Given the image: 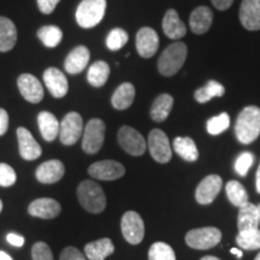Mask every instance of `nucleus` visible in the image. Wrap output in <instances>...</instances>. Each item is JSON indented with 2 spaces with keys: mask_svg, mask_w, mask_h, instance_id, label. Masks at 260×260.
<instances>
[{
  "mask_svg": "<svg viewBox=\"0 0 260 260\" xmlns=\"http://www.w3.org/2000/svg\"><path fill=\"white\" fill-rule=\"evenodd\" d=\"M236 243L245 251H255L260 249V230H249V232L239 233L236 236Z\"/></svg>",
  "mask_w": 260,
  "mask_h": 260,
  "instance_id": "nucleus-34",
  "label": "nucleus"
},
{
  "mask_svg": "<svg viewBox=\"0 0 260 260\" xmlns=\"http://www.w3.org/2000/svg\"><path fill=\"white\" fill-rule=\"evenodd\" d=\"M259 224V210L256 205L248 203L245 206L240 207L239 214H237V228H239V233L258 229Z\"/></svg>",
  "mask_w": 260,
  "mask_h": 260,
  "instance_id": "nucleus-21",
  "label": "nucleus"
},
{
  "mask_svg": "<svg viewBox=\"0 0 260 260\" xmlns=\"http://www.w3.org/2000/svg\"><path fill=\"white\" fill-rule=\"evenodd\" d=\"M17 139L19 145V154L24 160H35L40 157L42 153L41 146L38 144L37 140L32 138L31 133L28 129L21 128L17 129Z\"/></svg>",
  "mask_w": 260,
  "mask_h": 260,
  "instance_id": "nucleus-17",
  "label": "nucleus"
},
{
  "mask_svg": "<svg viewBox=\"0 0 260 260\" xmlns=\"http://www.w3.org/2000/svg\"><path fill=\"white\" fill-rule=\"evenodd\" d=\"M118 142L126 153L134 157H140L145 153L147 144L144 136L132 126L124 125L118 132Z\"/></svg>",
  "mask_w": 260,
  "mask_h": 260,
  "instance_id": "nucleus-10",
  "label": "nucleus"
},
{
  "mask_svg": "<svg viewBox=\"0 0 260 260\" xmlns=\"http://www.w3.org/2000/svg\"><path fill=\"white\" fill-rule=\"evenodd\" d=\"M258 210H259V219H260V204L258 205Z\"/></svg>",
  "mask_w": 260,
  "mask_h": 260,
  "instance_id": "nucleus-52",
  "label": "nucleus"
},
{
  "mask_svg": "<svg viewBox=\"0 0 260 260\" xmlns=\"http://www.w3.org/2000/svg\"><path fill=\"white\" fill-rule=\"evenodd\" d=\"M188 48L183 42H175L165 48L158 60V70L162 76H174L181 70L187 59Z\"/></svg>",
  "mask_w": 260,
  "mask_h": 260,
  "instance_id": "nucleus-3",
  "label": "nucleus"
},
{
  "mask_svg": "<svg viewBox=\"0 0 260 260\" xmlns=\"http://www.w3.org/2000/svg\"><path fill=\"white\" fill-rule=\"evenodd\" d=\"M110 76V67L106 61L98 60L89 67L87 73V80L90 86L103 87Z\"/></svg>",
  "mask_w": 260,
  "mask_h": 260,
  "instance_id": "nucleus-30",
  "label": "nucleus"
},
{
  "mask_svg": "<svg viewBox=\"0 0 260 260\" xmlns=\"http://www.w3.org/2000/svg\"><path fill=\"white\" fill-rule=\"evenodd\" d=\"M61 207L58 201L50 198H41L34 200L29 205L28 212L32 217H38L42 219L56 218L60 214Z\"/></svg>",
  "mask_w": 260,
  "mask_h": 260,
  "instance_id": "nucleus-18",
  "label": "nucleus"
},
{
  "mask_svg": "<svg viewBox=\"0 0 260 260\" xmlns=\"http://www.w3.org/2000/svg\"><path fill=\"white\" fill-rule=\"evenodd\" d=\"M17 29L10 18L0 16V52H8L15 47Z\"/></svg>",
  "mask_w": 260,
  "mask_h": 260,
  "instance_id": "nucleus-26",
  "label": "nucleus"
},
{
  "mask_svg": "<svg viewBox=\"0 0 260 260\" xmlns=\"http://www.w3.org/2000/svg\"><path fill=\"white\" fill-rule=\"evenodd\" d=\"M135 99V87L132 83L124 82L113 93L111 103L116 110H126L132 106Z\"/></svg>",
  "mask_w": 260,
  "mask_h": 260,
  "instance_id": "nucleus-27",
  "label": "nucleus"
},
{
  "mask_svg": "<svg viewBox=\"0 0 260 260\" xmlns=\"http://www.w3.org/2000/svg\"><path fill=\"white\" fill-rule=\"evenodd\" d=\"M148 260H176V254L168 243L155 242L149 247Z\"/></svg>",
  "mask_w": 260,
  "mask_h": 260,
  "instance_id": "nucleus-35",
  "label": "nucleus"
},
{
  "mask_svg": "<svg viewBox=\"0 0 260 260\" xmlns=\"http://www.w3.org/2000/svg\"><path fill=\"white\" fill-rule=\"evenodd\" d=\"M213 6L216 9H218L219 11H225L233 5L234 0H211Z\"/></svg>",
  "mask_w": 260,
  "mask_h": 260,
  "instance_id": "nucleus-45",
  "label": "nucleus"
},
{
  "mask_svg": "<svg viewBox=\"0 0 260 260\" xmlns=\"http://www.w3.org/2000/svg\"><path fill=\"white\" fill-rule=\"evenodd\" d=\"M115 252V246L107 237L89 242L84 246V253L88 260H105Z\"/></svg>",
  "mask_w": 260,
  "mask_h": 260,
  "instance_id": "nucleus-25",
  "label": "nucleus"
},
{
  "mask_svg": "<svg viewBox=\"0 0 260 260\" xmlns=\"http://www.w3.org/2000/svg\"><path fill=\"white\" fill-rule=\"evenodd\" d=\"M225 191L230 203H232L234 206L239 207V209L249 203L248 194H247L245 187H243L239 181L233 180L228 182L225 186Z\"/></svg>",
  "mask_w": 260,
  "mask_h": 260,
  "instance_id": "nucleus-32",
  "label": "nucleus"
},
{
  "mask_svg": "<svg viewBox=\"0 0 260 260\" xmlns=\"http://www.w3.org/2000/svg\"><path fill=\"white\" fill-rule=\"evenodd\" d=\"M17 86L22 96L31 104H38L44 99V87L34 75L22 74L17 80Z\"/></svg>",
  "mask_w": 260,
  "mask_h": 260,
  "instance_id": "nucleus-13",
  "label": "nucleus"
},
{
  "mask_svg": "<svg viewBox=\"0 0 260 260\" xmlns=\"http://www.w3.org/2000/svg\"><path fill=\"white\" fill-rule=\"evenodd\" d=\"M253 162H254V155H253V153H251V152H243L236 159L235 171L240 176L245 177L249 168L253 165Z\"/></svg>",
  "mask_w": 260,
  "mask_h": 260,
  "instance_id": "nucleus-38",
  "label": "nucleus"
},
{
  "mask_svg": "<svg viewBox=\"0 0 260 260\" xmlns=\"http://www.w3.org/2000/svg\"><path fill=\"white\" fill-rule=\"evenodd\" d=\"M239 17L247 30H260V0H242Z\"/></svg>",
  "mask_w": 260,
  "mask_h": 260,
  "instance_id": "nucleus-15",
  "label": "nucleus"
},
{
  "mask_svg": "<svg viewBox=\"0 0 260 260\" xmlns=\"http://www.w3.org/2000/svg\"><path fill=\"white\" fill-rule=\"evenodd\" d=\"M230 253H232V254H235L239 259L242 258V255H243L242 251H240V249H237V248H232L230 249Z\"/></svg>",
  "mask_w": 260,
  "mask_h": 260,
  "instance_id": "nucleus-47",
  "label": "nucleus"
},
{
  "mask_svg": "<svg viewBox=\"0 0 260 260\" xmlns=\"http://www.w3.org/2000/svg\"><path fill=\"white\" fill-rule=\"evenodd\" d=\"M254 260H260V252L258 253V254H256V256H255V259Z\"/></svg>",
  "mask_w": 260,
  "mask_h": 260,
  "instance_id": "nucleus-50",
  "label": "nucleus"
},
{
  "mask_svg": "<svg viewBox=\"0 0 260 260\" xmlns=\"http://www.w3.org/2000/svg\"><path fill=\"white\" fill-rule=\"evenodd\" d=\"M121 229L123 237L130 245H139L144 240L145 224L141 216L135 211H128L123 214Z\"/></svg>",
  "mask_w": 260,
  "mask_h": 260,
  "instance_id": "nucleus-9",
  "label": "nucleus"
},
{
  "mask_svg": "<svg viewBox=\"0 0 260 260\" xmlns=\"http://www.w3.org/2000/svg\"><path fill=\"white\" fill-rule=\"evenodd\" d=\"M105 130V123L99 118H93L87 123L82 134V149L87 154H95L102 149Z\"/></svg>",
  "mask_w": 260,
  "mask_h": 260,
  "instance_id": "nucleus-6",
  "label": "nucleus"
},
{
  "mask_svg": "<svg viewBox=\"0 0 260 260\" xmlns=\"http://www.w3.org/2000/svg\"><path fill=\"white\" fill-rule=\"evenodd\" d=\"M213 21V14L207 6H198L190 14L189 27L194 34H205L209 30Z\"/></svg>",
  "mask_w": 260,
  "mask_h": 260,
  "instance_id": "nucleus-22",
  "label": "nucleus"
},
{
  "mask_svg": "<svg viewBox=\"0 0 260 260\" xmlns=\"http://www.w3.org/2000/svg\"><path fill=\"white\" fill-rule=\"evenodd\" d=\"M200 260H220L219 258H217V256H212V255H206V256H203Z\"/></svg>",
  "mask_w": 260,
  "mask_h": 260,
  "instance_id": "nucleus-49",
  "label": "nucleus"
},
{
  "mask_svg": "<svg viewBox=\"0 0 260 260\" xmlns=\"http://www.w3.org/2000/svg\"><path fill=\"white\" fill-rule=\"evenodd\" d=\"M44 82L54 98H63L69 90L67 76L57 68H48L44 73Z\"/></svg>",
  "mask_w": 260,
  "mask_h": 260,
  "instance_id": "nucleus-16",
  "label": "nucleus"
},
{
  "mask_svg": "<svg viewBox=\"0 0 260 260\" xmlns=\"http://www.w3.org/2000/svg\"><path fill=\"white\" fill-rule=\"evenodd\" d=\"M159 48V37L154 29L149 27L141 28L136 34V50L140 57L151 58L157 53Z\"/></svg>",
  "mask_w": 260,
  "mask_h": 260,
  "instance_id": "nucleus-14",
  "label": "nucleus"
},
{
  "mask_svg": "<svg viewBox=\"0 0 260 260\" xmlns=\"http://www.w3.org/2000/svg\"><path fill=\"white\" fill-rule=\"evenodd\" d=\"M236 138L243 145H249L260 135V109L246 106L240 112L235 123Z\"/></svg>",
  "mask_w": 260,
  "mask_h": 260,
  "instance_id": "nucleus-1",
  "label": "nucleus"
},
{
  "mask_svg": "<svg viewBox=\"0 0 260 260\" xmlns=\"http://www.w3.org/2000/svg\"><path fill=\"white\" fill-rule=\"evenodd\" d=\"M65 174L64 164L57 159H52L42 162L37 170V178L39 182L45 184H52L60 181Z\"/></svg>",
  "mask_w": 260,
  "mask_h": 260,
  "instance_id": "nucleus-19",
  "label": "nucleus"
},
{
  "mask_svg": "<svg viewBox=\"0 0 260 260\" xmlns=\"http://www.w3.org/2000/svg\"><path fill=\"white\" fill-rule=\"evenodd\" d=\"M32 260H53L50 246L45 242H37L31 248Z\"/></svg>",
  "mask_w": 260,
  "mask_h": 260,
  "instance_id": "nucleus-40",
  "label": "nucleus"
},
{
  "mask_svg": "<svg viewBox=\"0 0 260 260\" xmlns=\"http://www.w3.org/2000/svg\"><path fill=\"white\" fill-rule=\"evenodd\" d=\"M88 174L95 180L115 181L124 176L125 168L116 160H100L90 165Z\"/></svg>",
  "mask_w": 260,
  "mask_h": 260,
  "instance_id": "nucleus-11",
  "label": "nucleus"
},
{
  "mask_svg": "<svg viewBox=\"0 0 260 260\" xmlns=\"http://www.w3.org/2000/svg\"><path fill=\"white\" fill-rule=\"evenodd\" d=\"M172 106H174V98L167 93L160 94L151 107V112H149L151 118L154 122H164L170 115Z\"/></svg>",
  "mask_w": 260,
  "mask_h": 260,
  "instance_id": "nucleus-28",
  "label": "nucleus"
},
{
  "mask_svg": "<svg viewBox=\"0 0 260 260\" xmlns=\"http://www.w3.org/2000/svg\"><path fill=\"white\" fill-rule=\"evenodd\" d=\"M3 211V203H2V200H0V212H2Z\"/></svg>",
  "mask_w": 260,
  "mask_h": 260,
  "instance_id": "nucleus-51",
  "label": "nucleus"
},
{
  "mask_svg": "<svg viewBox=\"0 0 260 260\" xmlns=\"http://www.w3.org/2000/svg\"><path fill=\"white\" fill-rule=\"evenodd\" d=\"M60 0H38L39 10L45 15H50L54 11Z\"/></svg>",
  "mask_w": 260,
  "mask_h": 260,
  "instance_id": "nucleus-42",
  "label": "nucleus"
},
{
  "mask_svg": "<svg viewBox=\"0 0 260 260\" xmlns=\"http://www.w3.org/2000/svg\"><path fill=\"white\" fill-rule=\"evenodd\" d=\"M222 177L218 175H210L206 176L203 181L200 182L199 186L195 190V199L201 205H209L213 203L217 195L219 194L222 189Z\"/></svg>",
  "mask_w": 260,
  "mask_h": 260,
  "instance_id": "nucleus-12",
  "label": "nucleus"
},
{
  "mask_svg": "<svg viewBox=\"0 0 260 260\" xmlns=\"http://www.w3.org/2000/svg\"><path fill=\"white\" fill-rule=\"evenodd\" d=\"M17 176L14 169L5 162H0V186L11 187L16 183Z\"/></svg>",
  "mask_w": 260,
  "mask_h": 260,
  "instance_id": "nucleus-39",
  "label": "nucleus"
},
{
  "mask_svg": "<svg viewBox=\"0 0 260 260\" xmlns=\"http://www.w3.org/2000/svg\"><path fill=\"white\" fill-rule=\"evenodd\" d=\"M59 260H86V256L75 247H67L61 251Z\"/></svg>",
  "mask_w": 260,
  "mask_h": 260,
  "instance_id": "nucleus-41",
  "label": "nucleus"
},
{
  "mask_svg": "<svg viewBox=\"0 0 260 260\" xmlns=\"http://www.w3.org/2000/svg\"><path fill=\"white\" fill-rule=\"evenodd\" d=\"M222 241V232L214 226L191 229L186 235V243L194 249H210Z\"/></svg>",
  "mask_w": 260,
  "mask_h": 260,
  "instance_id": "nucleus-5",
  "label": "nucleus"
},
{
  "mask_svg": "<svg viewBox=\"0 0 260 260\" xmlns=\"http://www.w3.org/2000/svg\"><path fill=\"white\" fill-rule=\"evenodd\" d=\"M148 149L152 158L160 164L171 160L172 151L168 135L160 129H153L148 135Z\"/></svg>",
  "mask_w": 260,
  "mask_h": 260,
  "instance_id": "nucleus-8",
  "label": "nucleus"
},
{
  "mask_svg": "<svg viewBox=\"0 0 260 260\" xmlns=\"http://www.w3.org/2000/svg\"><path fill=\"white\" fill-rule=\"evenodd\" d=\"M255 180H256V191H258V193H260V165H259L258 170H256Z\"/></svg>",
  "mask_w": 260,
  "mask_h": 260,
  "instance_id": "nucleus-46",
  "label": "nucleus"
},
{
  "mask_svg": "<svg viewBox=\"0 0 260 260\" xmlns=\"http://www.w3.org/2000/svg\"><path fill=\"white\" fill-rule=\"evenodd\" d=\"M83 134V119L80 113L69 112L60 122L59 139L65 146H73Z\"/></svg>",
  "mask_w": 260,
  "mask_h": 260,
  "instance_id": "nucleus-7",
  "label": "nucleus"
},
{
  "mask_svg": "<svg viewBox=\"0 0 260 260\" xmlns=\"http://www.w3.org/2000/svg\"><path fill=\"white\" fill-rule=\"evenodd\" d=\"M224 92H225V89H224L222 83L211 80L206 84H205L204 87H201V88L195 90L194 98L198 103L205 104V103L210 102L212 98L223 96Z\"/></svg>",
  "mask_w": 260,
  "mask_h": 260,
  "instance_id": "nucleus-31",
  "label": "nucleus"
},
{
  "mask_svg": "<svg viewBox=\"0 0 260 260\" xmlns=\"http://www.w3.org/2000/svg\"><path fill=\"white\" fill-rule=\"evenodd\" d=\"M162 30L169 39H174V40L183 38L187 34L186 25L178 17L176 10L170 9L167 11L162 18Z\"/></svg>",
  "mask_w": 260,
  "mask_h": 260,
  "instance_id": "nucleus-23",
  "label": "nucleus"
},
{
  "mask_svg": "<svg viewBox=\"0 0 260 260\" xmlns=\"http://www.w3.org/2000/svg\"><path fill=\"white\" fill-rule=\"evenodd\" d=\"M129 40V35L124 29L115 28L109 32L106 38V46L110 51H118Z\"/></svg>",
  "mask_w": 260,
  "mask_h": 260,
  "instance_id": "nucleus-36",
  "label": "nucleus"
},
{
  "mask_svg": "<svg viewBox=\"0 0 260 260\" xmlns=\"http://www.w3.org/2000/svg\"><path fill=\"white\" fill-rule=\"evenodd\" d=\"M38 124L42 138L46 140L47 142L54 141L57 136H59L60 123L58 122V119L53 113L47 111H42L39 113Z\"/></svg>",
  "mask_w": 260,
  "mask_h": 260,
  "instance_id": "nucleus-24",
  "label": "nucleus"
},
{
  "mask_svg": "<svg viewBox=\"0 0 260 260\" xmlns=\"http://www.w3.org/2000/svg\"><path fill=\"white\" fill-rule=\"evenodd\" d=\"M230 125V118L229 115L226 112L220 113V115L212 117L207 121L206 124V129L209 132V134L211 135H219L222 134L223 132L229 128Z\"/></svg>",
  "mask_w": 260,
  "mask_h": 260,
  "instance_id": "nucleus-37",
  "label": "nucleus"
},
{
  "mask_svg": "<svg viewBox=\"0 0 260 260\" xmlns=\"http://www.w3.org/2000/svg\"><path fill=\"white\" fill-rule=\"evenodd\" d=\"M6 239H8L10 245H12L15 247H22L24 245V237L18 235V234H14V233L9 234Z\"/></svg>",
  "mask_w": 260,
  "mask_h": 260,
  "instance_id": "nucleus-44",
  "label": "nucleus"
},
{
  "mask_svg": "<svg viewBox=\"0 0 260 260\" xmlns=\"http://www.w3.org/2000/svg\"><path fill=\"white\" fill-rule=\"evenodd\" d=\"M38 38L45 46L53 48L60 44L63 39V31L57 25H45L38 31Z\"/></svg>",
  "mask_w": 260,
  "mask_h": 260,
  "instance_id": "nucleus-33",
  "label": "nucleus"
},
{
  "mask_svg": "<svg viewBox=\"0 0 260 260\" xmlns=\"http://www.w3.org/2000/svg\"><path fill=\"white\" fill-rule=\"evenodd\" d=\"M81 206L90 213H102L106 207V195L103 188L94 181H82L77 188Z\"/></svg>",
  "mask_w": 260,
  "mask_h": 260,
  "instance_id": "nucleus-2",
  "label": "nucleus"
},
{
  "mask_svg": "<svg viewBox=\"0 0 260 260\" xmlns=\"http://www.w3.org/2000/svg\"><path fill=\"white\" fill-rule=\"evenodd\" d=\"M0 260H12V258L8 254V253L0 251Z\"/></svg>",
  "mask_w": 260,
  "mask_h": 260,
  "instance_id": "nucleus-48",
  "label": "nucleus"
},
{
  "mask_svg": "<svg viewBox=\"0 0 260 260\" xmlns=\"http://www.w3.org/2000/svg\"><path fill=\"white\" fill-rule=\"evenodd\" d=\"M106 0H82L76 10V22L81 28L90 29L103 21Z\"/></svg>",
  "mask_w": 260,
  "mask_h": 260,
  "instance_id": "nucleus-4",
  "label": "nucleus"
},
{
  "mask_svg": "<svg viewBox=\"0 0 260 260\" xmlns=\"http://www.w3.org/2000/svg\"><path fill=\"white\" fill-rule=\"evenodd\" d=\"M90 53L86 46H77L68 54L65 59L64 68L67 73L70 75H76L82 73L89 63Z\"/></svg>",
  "mask_w": 260,
  "mask_h": 260,
  "instance_id": "nucleus-20",
  "label": "nucleus"
},
{
  "mask_svg": "<svg viewBox=\"0 0 260 260\" xmlns=\"http://www.w3.org/2000/svg\"><path fill=\"white\" fill-rule=\"evenodd\" d=\"M9 128V115L4 109H0V136L8 132Z\"/></svg>",
  "mask_w": 260,
  "mask_h": 260,
  "instance_id": "nucleus-43",
  "label": "nucleus"
},
{
  "mask_svg": "<svg viewBox=\"0 0 260 260\" xmlns=\"http://www.w3.org/2000/svg\"><path fill=\"white\" fill-rule=\"evenodd\" d=\"M174 151L186 161H197L199 158V149L194 140L190 138H176L174 140Z\"/></svg>",
  "mask_w": 260,
  "mask_h": 260,
  "instance_id": "nucleus-29",
  "label": "nucleus"
}]
</instances>
